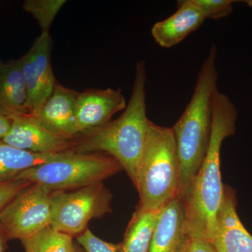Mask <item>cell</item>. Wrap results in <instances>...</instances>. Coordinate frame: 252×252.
Here are the masks:
<instances>
[{
	"mask_svg": "<svg viewBox=\"0 0 252 252\" xmlns=\"http://www.w3.org/2000/svg\"><path fill=\"white\" fill-rule=\"evenodd\" d=\"M185 252H217L211 243L203 238L190 237Z\"/></svg>",
	"mask_w": 252,
	"mask_h": 252,
	"instance_id": "obj_23",
	"label": "cell"
},
{
	"mask_svg": "<svg viewBox=\"0 0 252 252\" xmlns=\"http://www.w3.org/2000/svg\"><path fill=\"white\" fill-rule=\"evenodd\" d=\"M207 19L217 20L227 17L233 12L234 0H193Z\"/></svg>",
	"mask_w": 252,
	"mask_h": 252,
	"instance_id": "obj_20",
	"label": "cell"
},
{
	"mask_svg": "<svg viewBox=\"0 0 252 252\" xmlns=\"http://www.w3.org/2000/svg\"><path fill=\"white\" fill-rule=\"evenodd\" d=\"M217 58V46L212 44L199 71L190 102L171 127L180 160L182 198L188 193L210 142L212 96L218 87Z\"/></svg>",
	"mask_w": 252,
	"mask_h": 252,
	"instance_id": "obj_3",
	"label": "cell"
},
{
	"mask_svg": "<svg viewBox=\"0 0 252 252\" xmlns=\"http://www.w3.org/2000/svg\"><path fill=\"white\" fill-rule=\"evenodd\" d=\"M51 48L49 32H42L20 59L27 89L28 114H34L41 108L57 83L51 65Z\"/></svg>",
	"mask_w": 252,
	"mask_h": 252,
	"instance_id": "obj_8",
	"label": "cell"
},
{
	"mask_svg": "<svg viewBox=\"0 0 252 252\" xmlns=\"http://www.w3.org/2000/svg\"><path fill=\"white\" fill-rule=\"evenodd\" d=\"M0 107L28 113V94L20 59L3 63L0 69Z\"/></svg>",
	"mask_w": 252,
	"mask_h": 252,
	"instance_id": "obj_15",
	"label": "cell"
},
{
	"mask_svg": "<svg viewBox=\"0 0 252 252\" xmlns=\"http://www.w3.org/2000/svg\"><path fill=\"white\" fill-rule=\"evenodd\" d=\"M6 241H7V238L0 227V252H4L6 250Z\"/></svg>",
	"mask_w": 252,
	"mask_h": 252,
	"instance_id": "obj_25",
	"label": "cell"
},
{
	"mask_svg": "<svg viewBox=\"0 0 252 252\" xmlns=\"http://www.w3.org/2000/svg\"><path fill=\"white\" fill-rule=\"evenodd\" d=\"M180 160L171 127L149 123L135 189L137 208L158 211L180 193Z\"/></svg>",
	"mask_w": 252,
	"mask_h": 252,
	"instance_id": "obj_4",
	"label": "cell"
},
{
	"mask_svg": "<svg viewBox=\"0 0 252 252\" xmlns=\"http://www.w3.org/2000/svg\"><path fill=\"white\" fill-rule=\"evenodd\" d=\"M177 10L168 18L158 21L152 28L154 40L160 47L170 49L201 27L205 18L193 0L177 1Z\"/></svg>",
	"mask_w": 252,
	"mask_h": 252,
	"instance_id": "obj_14",
	"label": "cell"
},
{
	"mask_svg": "<svg viewBox=\"0 0 252 252\" xmlns=\"http://www.w3.org/2000/svg\"><path fill=\"white\" fill-rule=\"evenodd\" d=\"M212 130L203 163L188 193L182 199L189 236L210 242L216 227L223 197L220 149L227 137L235 135L238 111L233 101L217 87L212 100Z\"/></svg>",
	"mask_w": 252,
	"mask_h": 252,
	"instance_id": "obj_1",
	"label": "cell"
},
{
	"mask_svg": "<svg viewBox=\"0 0 252 252\" xmlns=\"http://www.w3.org/2000/svg\"><path fill=\"white\" fill-rule=\"evenodd\" d=\"M11 124V119L7 112L0 107V141H2L9 132Z\"/></svg>",
	"mask_w": 252,
	"mask_h": 252,
	"instance_id": "obj_24",
	"label": "cell"
},
{
	"mask_svg": "<svg viewBox=\"0 0 252 252\" xmlns=\"http://www.w3.org/2000/svg\"><path fill=\"white\" fill-rule=\"evenodd\" d=\"M127 104L122 89H87L79 93L76 122L79 135L111 122L113 116L124 110Z\"/></svg>",
	"mask_w": 252,
	"mask_h": 252,
	"instance_id": "obj_10",
	"label": "cell"
},
{
	"mask_svg": "<svg viewBox=\"0 0 252 252\" xmlns=\"http://www.w3.org/2000/svg\"><path fill=\"white\" fill-rule=\"evenodd\" d=\"M32 185L22 180H14L0 184V212L23 189Z\"/></svg>",
	"mask_w": 252,
	"mask_h": 252,
	"instance_id": "obj_22",
	"label": "cell"
},
{
	"mask_svg": "<svg viewBox=\"0 0 252 252\" xmlns=\"http://www.w3.org/2000/svg\"><path fill=\"white\" fill-rule=\"evenodd\" d=\"M158 211L137 208L126 228L122 243L118 245V252H148Z\"/></svg>",
	"mask_w": 252,
	"mask_h": 252,
	"instance_id": "obj_17",
	"label": "cell"
},
{
	"mask_svg": "<svg viewBox=\"0 0 252 252\" xmlns=\"http://www.w3.org/2000/svg\"><path fill=\"white\" fill-rule=\"evenodd\" d=\"M211 243L217 252H252V235L244 226L237 212L235 191L223 187Z\"/></svg>",
	"mask_w": 252,
	"mask_h": 252,
	"instance_id": "obj_11",
	"label": "cell"
},
{
	"mask_svg": "<svg viewBox=\"0 0 252 252\" xmlns=\"http://www.w3.org/2000/svg\"><path fill=\"white\" fill-rule=\"evenodd\" d=\"M65 0H26L23 9L37 21L42 32H49L51 24Z\"/></svg>",
	"mask_w": 252,
	"mask_h": 252,
	"instance_id": "obj_19",
	"label": "cell"
},
{
	"mask_svg": "<svg viewBox=\"0 0 252 252\" xmlns=\"http://www.w3.org/2000/svg\"><path fill=\"white\" fill-rule=\"evenodd\" d=\"M1 64H2V63L0 62V69H1Z\"/></svg>",
	"mask_w": 252,
	"mask_h": 252,
	"instance_id": "obj_28",
	"label": "cell"
},
{
	"mask_svg": "<svg viewBox=\"0 0 252 252\" xmlns=\"http://www.w3.org/2000/svg\"><path fill=\"white\" fill-rule=\"evenodd\" d=\"M78 94L77 91L61 85L57 81L46 102L31 115L54 133L74 140L79 135L76 122Z\"/></svg>",
	"mask_w": 252,
	"mask_h": 252,
	"instance_id": "obj_12",
	"label": "cell"
},
{
	"mask_svg": "<svg viewBox=\"0 0 252 252\" xmlns=\"http://www.w3.org/2000/svg\"><path fill=\"white\" fill-rule=\"evenodd\" d=\"M78 243L86 252H118V245L107 243L94 235L89 228L77 237Z\"/></svg>",
	"mask_w": 252,
	"mask_h": 252,
	"instance_id": "obj_21",
	"label": "cell"
},
{
	"mask_svg": "<svg viewBox=\"0 0 252 252\" xmlns=\"http://www.w3.org/2000/svg\"><path fill=\"white\" fill-rule=\"evenodd\" d=\"M51 223V193L32 184L23 189L0 212V227L7 240H22Z\"/></svg>",
	"mask_w": 252,
	"mask_h": 252,
	"instance_id": "obj_7",
	"label": "cell"
},
{
	"mask_svg": "<svg viewBox=\"0 0 252 252\" xmlns=\"http://www.w3.org/2000/svg\"><path fill=\"white\" fill-rule=\"evenodd\" d=\"M146 82V63L141 60L136 64L132 94L122 116L74 139V152L104 153L114 158L135 187L151 122L147 115Z\"/></svg>",
	"mask_w": 252,
	"mask_h": 252,
	"instance_id": "obj_2",
	"label": "cell"
},
{
	"mask_svg": "<svg viewBox=\"0 0 252 252\" xmlns=\"http://www.w3.org/2000/svg\"><path fill=\"white\" fill-rule=\"evenodd\" d=\"M11 128L2 142L15 148L37 154L74 151L75 140L63 137L44 127L28 113L6 112Z\"/></svg>",
	"mask_w": 252,
	"mask_h": 252,
	"instance_id": "obj_9",
	"label": "cell"
},
{
	"mask_svg": "<svg viewBox=\"0 0 252 252\" xmlns=\"http://www.w3.org/2000/svg\"><path fill=\"white\" fill-rule=\"evenodd\" d=\"M72 252H84L81 250V249L78 247V245H74V250H73Z\"/></svg>",
	"mask_w": 252,
	"mask_h": 252,
	"instance_id": "obj_27",
	"label": "cell"
},
{
	"mask_svg": "<svg viewBox=\"0 0 252 252\" xmlns=\"http://www.w3.org/2000/svg\"><path fill=\"white\" fill-rule=\"evenodd\" d=\"M72 238L49 225L21 241L26 252H72L74 248Z\"/></svg>",
	"mask_w": 252,
	"mask_h": 252,
	"instance_id": "obj_18",
	"label": "cell"
},
{
	"mask_svg": "<svg viewBox=\"0 0 252 252\" xmlns=\"http://www.w3.org/2000/svg\"><path fill=\"white\" fill-rule=\"evenodd\" d=\"M63 153H32L0 141V184L16 180L25 170L56 160Z\"/></svg>",
	"mask_w": 252,
	"mask_h": 252,
	"instance_id": "obj_16",
	"label": "cell"
},
{
	"mask_svg": "<svg viewBox=\"0 0 252 252\" xmlns=\"http://www.w3.org/2000/svg\"><path fill=\"white\" fill-rule=\"evenodd\" d=\"M241 1V2L245 3V4L248 5L250 7H252V0H244V1Z\"/></svg>",
	"mask_w": 252,
	"mask_h": 252,
	"instance_id": "obj_26",
	"label": "cell"
},
{
	"mask_svg": "<svg viewBox=\"0 0 252 252\" xmlns=\"http://www.w3.org/2000/svg\"><path fill=\"white\" fill-rule=\"evenodd\" d=\"M112 198L103 182L51 193L50 225L70 236H79L88 229L91 220L112 212Z\"/></svg>",
	"mask_w": 252,
	"mask_h": 252,
	"instance_id": "obj_6",
	"label": "cell"
},
{
	"mask_svg": "<svg viewBox=\"0 0 252 252\" xmlns=\"http://www.w3.org/2000/svg\"><path fill=\"white\" fill-rule=\"evenodd\" d=\"M122 170L120 164L107 154L68 151L56 160L25 170L16 180L40 185L51 193L103 182Z\"/></svg>",
	"mask_w": 252,
	"mask_h": 252,
	"instance_id": "obj_5",
	"label": "cell"
},
{
	"mask_svg": "<svg viewBox=\"0 0 252 252\" xmlns=\"http://www.w3.org/2000/svg\"><path fill=\"white\" fill-rule=\"evenodd\" d=\"M190 238L180 195L159 210L148 252H185Z\"/></svg>",
	"mask_w": 252,
	"mask_h": 252,
	"instance_id": "obj_13",
	"label": "cell"
}]
</instances>
